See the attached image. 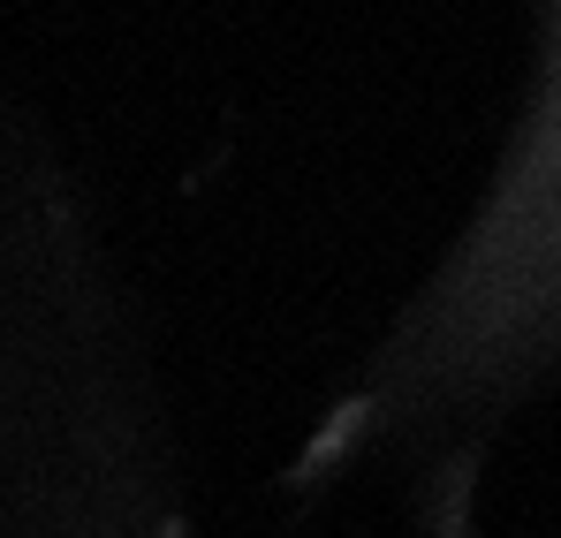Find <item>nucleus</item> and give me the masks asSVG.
I'll use <instances>...</instances> for the list:
<instances>
[{"mask_svg":"<svg viewBox=\"0 0 561 538\" xmlns=\"http://www.w3.org/2000/svg\"><path fill=\"white\" fill-rule=\"evenodd\" d=\"M425 334L448 357L524 364L561 350V91L516 182L463 243V266L440 281Z\"/></svg>","mask_w":561,"mask_h":538,"instance_id":"1","label":"nucleus"}]
</instances>
